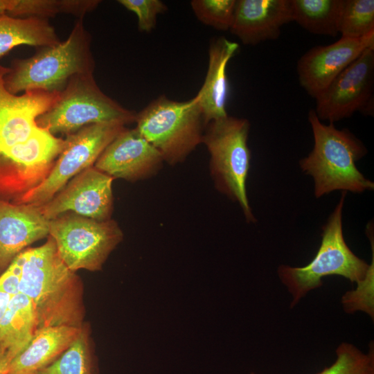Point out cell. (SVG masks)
<instances>
[{"label":"cell","mask_w":374,"mask_h":374,"mask_svg":"<svg viewBox=\"0 0 374 374\" xmlns=\"http://www.w3.org/2000/svg\"><path fill=\"white\" fill-rule=\"evenodd\" d=\"M374 47V33L360 39L341 37L333 44L316 46L298 60L299 82L314 99L366 48Z\"/></svg>","instance_id":"obj_13"},{"label":"cell","mask_w":374,"mask_h":374,"mask_svg":"<svg viewBox=\"0 0 374 374\" xmlns=\"http://www.w3.org/2000/svg\"><path fill=\"white\" fill-rule=\"evenodd\" d=\"M114 178L94 166L75 176L49 202L39 206L48 220L71 212L98 221L112 219Z\"/></svg>","instance_id":"obj_12"},{"label":"cell","mask_w":374,"mask_h":374,"mask_svg":"<svg viewBox=\"0 0 374 374\" xmlns=\"http://www.w3.org/2000/svg\"><path fill=\"white\" fill-rule=\"evenodd\" d=\"M339 33L341 37L350 39L374 33V1L343 0Z\"/></svg>","instance_id":"obj_23"},{"label":"cell","mask_w":374,"mask_h":374,"mask_svg":"<svg viewBox=\"0 0 374 374\" xmlns=\"http://www.w3.org/2000/svg\"><path fill=\"white\" fill-rule=\"evenodd\" d=\"M292 0H237L229 31L245 45L277 39L292 21Z\"/></svg>","instance_id":"obj_16"},{"label":"cell","mask_w":374,"mask_h":374,"mask_svg":"<svg viewBox=\"0 0 374 374\" xmlns=\"http://www.w3.org/2000/svg\"><path fill=\"white\" fill-rule=\"evenodd\" d=\"M12 296L4 293H0V322L6 310Z\"/></svg>","instance_id":"obj_30"},{"label":"cell","mask_w":374,"mask_h":374,"mask_svg":"<svg viewBox=\"0 0 374 374\" xmlns=\"http://www.w3.org/2000/svg\"><path fill=\"white\" fill-rule=\"evenodd\" d=\"M39 206L0 199V275L28 246L49 235Z\"/></svg>","instance_id":"obj_15"},{"label":"cell","mask_w":374,"mask_h":374,"mask_svg":"<svg viewBox=\"0 0 374 374\" xmlns=\"http://www.w3.org/2000/svg\"><path fill=\"white\" fill-rule=\"evenodd\" d=\"M159 151L136 129L125 128L107 146L93 166L114 179H149L163 167Z\"/></svg>","instance_id":"obj_14"},{"label":"cell","mask_w":374,"mask_h":374,"mask_svg":"<svg viewBox=\"0 0 374 374\" xmlns=\"http://www.w3.org/2000/svg\"><path fill=\"white\" fill-rule=\"evenodd\" d=\"M15 0H0V15H8L12 9Z\"/></svg>","instance_id":"obj_31"},{"label":"cell","mask_w":374,"mask_h":374,"mask_svg":"<svg viewBox=\"0 0 374 374\" xmlns=\"http://www.w3.org/2000/svg\"><path fill=\"white\" fill-rule=\"evenodd\" d=\"M237 0H193L191 9L204 25L221 31L230 30Z\"/></svg>","instance_id":"obj_26"},{"label":"cell","mask_w":374,"mask_h":374,"mask_svg":"<svg viewBox=\"0 0 374 374\" xmlns=\"http://www.w3.org/2000/svg\"><path fill=\"white\" fill-rule=\"evenodd\" d=\"M93 67L89 35L80 20L64 42L44 47L30 57L14 60L3 82L13 94L32 90L60 92L73 76L93 74Z\"/></svg>","instance_id":"obj_4"},{"label":"cell","mask_w":374,"mask_h":374,"mask_svg":"<svg viewBox=\"0 0 374 374\" xmlns=\"http://www.w3.org/2000/svg\"><path fill=\"white\" fill-rule=\"evenodd\" d=\"M343 0H292L293 21L307 31L336 37Z\"/></svg>","instance_id":"obj_21"},{"label":"cell","mask_w":374,"mask_h":374,"mask_svg":"<svg viewBox=\"0 0 374 374\" xmlns=\"http://www.w3.org/2000/svg\"><path fill=\"white\" fill-rule=\"evenodd\" d=\"M21 275L19 292L32 302L38 329L49 326L81 328L85 306L81 278L60 257L53 238L19 253Z\"/></svg>","instance_id":"obj_2"},{"label":"cell","mask_w":374,"mask_h":374,"mask_svg":"<svg viewBox=\"0 0 374 374\" xmlns=\"http://www.w3.org/2000/svg\"><path fill=\"white\" fill-rule=\"evenodd\" d=\"M118 2L136 15L138 29L143 33L152 31L157 16L168 10L166 4L161 0H118Z\"/></svg>","instance_id":"obj_27"},{"label":"cell","mask_w":374,"mask_h":374,"mask_svg":"<svg viewBox=\"0 0 374 374\" xmlns=\"http://www.w3.org/2000/svg\"><path fill=\"white\" fill-rule=\"evenodd\" d=\"M10 362L7 353L0 347V374H5Z\"/></svg>","instance_id":"obj_29"},{"label":"cell","mask_w":374,"mask_h":374,"mask_svg":"<svg viewBox=\"0 0 374 374\" xmlns=\"http://www.w3.org/2000/svg\"><path fill=\"white\" fill-rule=\"evenodd\" d=\"M250 374H256V373H253V372H251V373Z\"/></svg>","instance_id":"obj_32"},{"label":"cell","mask_w":374,"mask_h":374,"mask_svg":"<svg viewBox=\"0 0 374 374\" xmlns=\"http://www.w3.org/2000/svg\"><path fill=\"white\" fill-rule=\"evenodd\" d=\"M35 374H98L89 328L86 323L78 337L65 351Z\"/></svg>","instance_id":"obj_22"},{"label":"cell","mask_w":374,"mask_h":374,"mask_svg":"<svg viewBox=\"0 0 374 374\" xmlns=\"http://www.w3.org/2000/svg\"><path fill=\"white\" fill-rule=\"evenodd\" d=\"M374 47L366 48L315 98L321 121L333 123L359 112L373 114Z\"/></svg>","instance_id":"obj_11"},{"label":"cell","mask_w":374,"mask_h":374,"mask_svg":"<svg viewBox=\"0 0 374 374\" xmlns=\"http://www.w3.org/2000/svg\"><path fill=\"white\" fill-rule=\"evenodd\" d=\"M250 127L248 119L228 115L205 126L202 143L210 156L215 188L239 204L247 222L254 223L246 188L251 159L247 143Z\"/></svg>","instance_id":"obj_6"},{"label":"cell","mask_w":374,"mask_h":374,"mask_svg":"<svg viewBox=\"0 0 374 374\" xmlns=\"http://www.w3.org/2000/svg\"><path fill=\"white\" fill-rule=\"evenodd\" d=\"M49 235L67 267L98 271L121 242L123 233L112 220L98 221L67 212L50 220Z\"/></svg>","instance_id":"obj_9"},{"label":"cell","mask_w":374,"mask_h":374,"mask_svg":"<svg viewBox=\"0 0 374 374\" xmlns=\"http://www.w3.org/2000/svg\"><path fill=\"white\" fill-rule=\"evenodd\" d=\"M335 361L317 374H374V344L364 353L351 343L342 342L335 350Z\"/></svg>","instance_id":"obj_24"},{"label":"cell","mask_w":374,"mask_h":374,"mask_svg":"<svg viewBox=\"0 0 374 374\" xmlns=\"http://www.w3.org/2000/svg\"><path fill=\"white\" fill-rule=\"evenodd\" d=\"M58 42L53 27L46 19L0 15V57L21 44L46 47Z\"/></svg>","instance_id":"obj_20"},{"label":"cell","mask_w":374,"mask_h":374,"mask_svg":"<svg viewBox=\"0 0 374 374\" xmlns=\"http://www.w3.org/2000/svg\"><path fill=\"white\" fill-rule=\"evenodd\" d=\"M238 48L237 42L224 37L215 38L210 43L206 77L196 95L202 112L204 127L211 121L228 116L226 103L229 84L226 69Z\"/></svg>","instance_id":"obj_17"},{"label":"cell","mask_w":374,"mask_h":374,"mask_svg":"<svg viewBox=\"0 0 374 374\" xmlns=\"http://www.w3.org/2000/svg\"><path fill=\"white\" fill-rule=\"evenodd\" d=\"M0 64V199L15 202L42 183L51 171L65 141L37 123L60 92H9Z\"/></svg>","instance_id":"obj_1"},{"label":"cell","mask_w":374,"mask_h":374,"mask_svg":"<svg viewBox=\"0 0 374 374\" xmlns=\"http://www.w3.org/2000/svg\"><path fill=\"white\" fill-rule=\"evenodd\" d=\"M82 326L37 329L28 346L10 361L6 373L35 374L65 351L78 337Z\"/></svg>","instance_id":"obj_18"},{"label":"cell","mask_w":374,"mask_h":374,"mask_svg":"<svg viewBox=\"0 0 374 374\" xmlns=\"http://www.w3.org/2000/svg\"><path fill=\"white\" fill-rule=\"evenodd\" d=\"M136 114L105 95L93 74L73 76L55 104L37 119L41 127L55 135H69L95 123L135 122Z\"/></svg>","instance_id":"obj_8"},{"label":"cell","mask_w":374,"mask_h":374,"mask_svg":"<svg viewBox=\"0 0 374 374\" xmlns=\"http://www.w3.org/2000/svg\"><path fill=\"white\" fill-rule=\"evenodd\" d=\"M136 129L170 166L202 143L204 123L197 97L177 101L161 95L136 114Z\"/></svg>","instance_id":"obj_7"},{"label":"cell","mask_w":374,"mask_h":374,"mask_svg":"<svg viewBox=\"0 0 374 374\" xmlns=\"http://www.w3.org/2000/svg\"><path fill=\"white\" fill-rule=\"evenodd\" d=\"M125 128L118 123H95L67 135L64 147L46 178L14 203L41 206L75 176L94 163L114 138Z\"/></svg>","instance_id":"obj_10"},{"label":"cell","mask_w":374,"mask_h":374,"mask_svg":"<svg viewBox=\"0 0 374 374\" xmlns=\"http://www.w3.org/2000/svg\"><path fill=\"white\" fill-rule=\"evenodd\" d=\"M346 195V192H341L339 202L322 226L321 244L313 259L303 267L280 265L277 269L280 282L292 296L290 308L309 292L321 287L324 277L340 276L357 284L367 274L370 264L351 251L344 236L342 217Z\"/></svg>","instance_id":"obj_5"},{"label":"cell","mask_w":374,"mask_h":374,"mask_svg":"<svg viewBox=\"0 0 374 374\" xmlns=\"http://www.w3.org/2000/svg\"><path fill=\"white\" fill-rule=\"evenodd\" d=\"M37 329L30 300L21 293L12 296L0 322V347L10 361L28 346Z\"/></svg>","instance_id":"obj_19"},{"label":"cell","mask_w":374,"mask_h":374,"mask_svg":"<svg viewBox=\"0 0 374 374\" xmlns=\"http://www.w3.org/2000/svg\"><path fill=\"white\" fill-rule=\"evenodd\" d=\"M366 234L369 239L372 247V262L365 278L357 284L355 290L346 292L341 298L344 310L353 314L357 311L366 313L371 319H374V235L373 224L370 222L366 225Z\"/></svg>","instance_id":"obj_25"},{"label":"cell","mask_w":374,"mask_h":374,"mask_svg":"<svg viewBox=\"0 0 374 374\" xmlns=\"http://www.w3.org/2000/svg\"><path fill=\"white\" fill-rule=\"evenodd\" d=\"M21 260L19 254L0 275V293L14 296L19 292Z\"/></svg>","instance_id":"obj_28"},{"label":"cell","mask_w":374,"mask_h":374,"mask_svg":"<svg viewBox=\"0 0 374 374\" xmlns=\"http://www.w3.org/2000/svg\"><path fill=\"white\" fill-rule=\"evenodd\" d=\"M5 374H8V373H5Z\"/></svg>","instance_id":"obj_33"},{"label":"cell","mask_w":374,"mask_h":374,"mask_svg":"<svg viewBox=\"0 0 374 374\" xmlns=\"http://www.w3.org/2000/svg\"><path fill=\"white\" fill-rule=\"evenodd\" d=\"M314 146L300 159L301 170L314 182V195L320 198L335 190L362 193L374 189V183L357 168L356 162L367 154L364 143L349 130L325 124L314 109L308 113Z\"/></svg>","instance_id":"obj_3"}]
</instances>
